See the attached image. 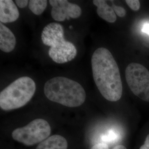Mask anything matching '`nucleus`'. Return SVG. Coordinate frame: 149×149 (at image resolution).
Wrapping results in <instances>:
<instances>
[{
	"label": "nucleus",
	"instance_id": "f257e3e1",
	"mask_svg": "<svg viewBox=\"0 0 149 149\" xmlns=\"http://www.w3.org/2000/svg\"><path fill=\"white\" fill-rule=\"evenodd\" d=\"M91 65L93 79L103 97L116 102L122 96L123 86L117 63L106 48H98L93 54Z\"/></svg>",
	"mask_w": 149,
	"mask_h": 149
},
{
	"label": "nucleus",
	"instance_id": "f03ea898",
	"mask_svg": "<svg viewBox=\"0 0 149 149\" xmlns=\"http://www.w3.org/2000/svg\"><path fill=\"white\" fill-rule=\"evenodd\" d=\"M44 91L50 101L68 107L80 106L86 98L85 91L79 83L65 77H55L48 80Z\"/></svg>",
	"mask_w": 149,
	"mask_h": 149
},
{
	"label": "nucleus",
	"instance_id": "7ed1b4c3",
	"mask_svg": "<svg viewBox=\"0 0 149 149\" xmlns=\"http://www.w3.org/2000/svg\"><path fill=\"white\" fill-rule=\"evenodd\" d=\"M42 40L44 44L50 47L49 56L58 64L69 62L77 55V51L74 45L65 40L64 28L59 23H51L44 27Z\"/></svg>",
	"mask_w": 149,
	"mask_h": 149
},
{
	"label": "nucleus",
	"instance_id": "20e7f679",
	"mask_svg": "<svg viewBox=\"0 0 149 149\" xmlns=\"http://www.w3.org/2000/svg\"><path fill=\"white\" fill-rule=\"evenodd\" d=\"M35 82L31 77L18 78L0 93V107L3 111H11L25 106L34 96Z\"/></svg>",
	"mask_w": 149,
	"mask_h": 149
},
{
	"label": "nucleus",
	"instance_id": "39448f33",
	"mask_svg": "<svg viewBox=\"0 0 149 149\" xmlns=\"http://www.w3.org/2000/svg\"><path fill=\"white\" fill-rule=\"evenodd\" d=\"M51 127L47 121L38 118L28 125L15 129L12 133L13 139L26 146L40 143L49 137Z\"/></svg>",
	"mask_w": 149,
	"mask_h": 149
},
{
	"label": "nucleus",
	"instance_id": "423d86ee",
	"mask_svg": "<svg viewBox=\"0 0 149 149\" xmlns=\"http://www.w3.org/2000/svg\"><path fill=\"white\" fill-rule=\"evenodd\" d=\"M128 86L135 96L149 102V71L141 64L131 63L125 69Z\"/></svg>",
	"mask_w": 149,
	"mask_h": 149
},
{
	"label": "nucleus",
	"instance_id": "0eeeda50",
	"mask_svg": "<svg viewBox=\"0 0 149 149\" xmlns=\"http://www.w3.org/2000/svg\"><path fill=\"white\" fill-rule=\"evenodd\" d=\"M49 3L52 6L51 15L54 20L64 21L66 19L77 18L82 13L79 6L70 3L67 0H50Z\"/></svg>",
	"mask_w": 149,
	"mask_h": 149
},
{
	"label": "nucleus",
	"instance_id": "6e6552de",
	"mask_svg": "<svg viewBox=\"0 0 149 149\" xmlns=\"http://www.w3.org/2000/svg\"><path fill=\"white\" fill-rule=\"evenodd\" d=\"M19 12L12 0L0 1V21L2 23H12L17 20Z\"/></svg>",
	"mask_w": 149,
	"mask_h": 149
},
{
	"label": "nucleus",
	"instance_id": "1a4fd4ad",
	"mask_svg": "<svg viewBox=\"0 0 149 149\" xmlns=\"http://www.w3.org/2000/svg\"><path fill=\"white\" fill-rule=\"evenodd\" d=\"M16 39L11 30L0 23V49L5 53H10L16 47Z\"/></svg>",
	"mask_w": 149,
	"mask_h": 149
},
{
	"label": "nucleus",
	"instance_id": "9d476101",
	"mask_svg": "<svg viewBox=\"0 0 149 149\" xmlns=\"http://www.w3.org/2000/svg\"><path fill=\"white\" fill-rule=\"evenodd\" d=\"M66 139L59 135H54L40 143L36 149H68Z\"/></svg>",
	"mask_w": 149,
	"mask_h": 149
},
{
	"label": "nucleus",
	"instance_id": "9b49d317",
	"mask_svg": "<svg viewBox=\"0 0 149 149\" xmlns=\"http://www.w3.org/2000/svg\"><path fill=\"white\" fill-rule=\"evenodd\" d=\"M93 3L97 7V13L98 15L106 21L114 23L117 20V16L112 7L107 3L106 1L94 0Z\"/></svg>",
	"mask_w": 149,
	"mask_h": 149
},
{
	"label": "nucleus",
	"instance_id": "f8f14e48",
	"mask_svg": "<svg viewBox=\"0 0 149 149\" xmlns=\"http://www.w3.org/2000/svg\"><path fill=\"white\" fill-rule=\"evenodd\" d=\"M47 0H30L29 1V8L36 15H40L47 7Z\"/></svg>",
	"mask_w": 149,
	"mask_h": 149
},
{
	"label": "nucleus",
	"instance_id": "ddd939ff",
	"mask_svg": "<svg viewBox=\"0 0 149 149\" xmlns=\"http://www.w3.org/2000/svg\"><path fill=\"white\" fill-rule=\"evenodd\" d=\"M118 138L117 134L113 130L108 132L106 135H104L102 139L103 141H106L107 143H112L114 141H116Z\"/></svg>",
	"mask_w": 149,
	"mask_h": 149
},
{
	"label": "nucleus",
	"instance_id": "4468645a",
	"mask_svg": "<svg viewBox=\"0 0 149 149\" xmlns=\"http://www.w3.org/2000/svg\"><path fill=\"white\" fill-rule=\"evenodd\" d=\"M126 3L134 11H138L140 7V3L138 0H127Z\"/></svg>",
	"mask_w": 149,
	"mask_h": 149
},
{
	"label": "nucleus",
	"instance_id": "2eb2a0df",
	"mask_svg": "<svg viewBox=\"0 0 149 149\" xmlns=\"http://www.w3.org/2000/svg\"><path fill=\"white\" fill-rule=\"evenodd\" d=\"M112 6H113L112 8L114 11L116 15H117V16L120 17H123L126 15V11L124 8H123L122 7H120V6L115 5L113 3Z\"/></svg>",
	"mask_w": 149,
	"mask_h": 149
},
{
	"label": "nucleus",
	"instance_id": "dca6fc26",
	"mask_svg": "<svg viewBox=\"0 0 149 149\" xmlns=\"http://www.w3.org/2000/svg\"><path fill=\"white\" fill-rule=\"evenodd\" d=\"M29 1L28 0H16V3L19 8H24L29 4Z\"/></svg>",
	"mask_w": 149,
	"mask_h": 149
},
{
	"label": "nucleus",
	"instance_id": "f3484780",
	"mask_svg": "<svg viewBox=\"0 0 149 149\" xmlns=\"http://www.w3.org/2000/svg\"><path fill=\"white\" fill-rule=\"evenodd\" d=\"M91 149H109V148L108 144L104 143H101L93 145Z\"/></svg>",
	"mask_w": 149,
	"mask_h": 149
},
{
	"label": "nucleus",
	"instance_id": "a211bd4d",
	"mask_svg": "<svg viewBox=\"0 0 149 149\" xmlns=\"http://www.w3.org/2000/svg\"><path fill=\"white\" fill-rule=\"evenodd\" d=\"M140 149H149V134L147 136L144 145L140 147Z\"/></svg>",
	"mask_w": 149,
	"mask_h": 149
},
{
	"label": "nucleus",
	"instance_id": "6ab92c4d",
	"mask_svg": "<svg viewBox=\"0 0 149 149\" xmlns=\"http://www.w3.org/2000/svg\"><path fill=\"white\" fill-rule=\"evenodd\" d=\"M142 31L149 35V24H145L143 28H142Z\"/></svg>",
	"mask_w": 149,
	"mask_h": 149
},
{
	"label": "nucleus",
	"instance_id": "aec40b11",
	"mask_svg": "<svg viewBox=\"0 0 149 149\" xmlns=\"http://www.w3.org/2000/svg\"><path fill=\"white\" fill-rule=\"evenodd\" d=\"M112 149H127V148L124 146H123V145H117V146H115Z\"/></svg>",
	"mask_w": 149,
	"mask_h": 149
},
{
	"label": "nucleus",
	"instance_id": "412c9836",
	"mask_svg": "<svg viewBox=\"0 0 149 149\" xmlns=\"http://www.w3.org/2000/svg\"><path fill=\"white\" fill-rule=\"evenodd\" d=\"M70 28H71H71H72V26H70Z\"/></svg>",
	"mask_w": 149,
	"mask_h": 149
}]
</instances>
